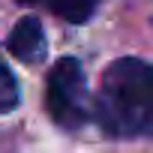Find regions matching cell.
<instances>
[{
	"label": "cell",
	"mask_w": 153,
	"mask_h": 153,
	"mask_svg": "<svg viewBox=\"0 0 153 153\" xmlns=\"http://www.w3.org/2000/svg\"><path fill=\"white\" fill-rule=\"evenodd\" d=\"M96 120L117 138H153V63L120 57L102 72Z\"/></svg>",
	"instance_id": "1"
},
{
	"label": "cell",
	"mask_w": 153,
	"mask_h": 153,
	"mask_svg": "<svg viewBox=\"0 0 153 153\" xmlns=\"http://www.w3.org/2000/svg\"><path fill=\"white\" fill-rule=\"evenodd\" d=\"M48 117L63 129H78L87 120V78L75 57H60L45 81Z\"/></svg>",
	"instance_id": "2"
},
{
	"label": "cell",
	"mask_w": 153,
	"mask_h": 153,
	"mask_svg": "<svg viewBox=\"0 0 153 153\" xmlns=\"http://www.w3.org/2000/svg\"><path fill=\"white\" fill-rule=\"evenodd\" d=\"M6 45H9V54L18 57L21 63H39V60L45 57V48H48L45 30H42L39 18H30V15L21 18V21L12 27Z\"/></svg>",
	"instance_id": "3"
},
{
	"label": "cell",
	"mask_w": 153,
	"mask_h": 153,
	"mask_svg": "<svg viewBox=\"0 0 153 153\" xmlns=\"http://www.w3.org/2000/svg\"><path fill=\"white\" fill-rule=\"evenodd\" d=\"M96 3L99 0H51V9L69 24H84L96 12Z\"/></svg>",
	"instance_id": "4"
},
{
	"label": "cell",
	"mask_w": 153,
	"mask_h": 153,
	"mask_svg": "<svg viewBox=\"0 0 153 153\" xmlns=\"http://www.w3.org/2000/svg\"><path fill=\"white\" fill-rule=\"evenodd\" d=\"M18 105V84H15V75L6 69V63L0 60V114H6Z\"/></svg>",
	"instance_id": "5"
},
{
	"label": "cell",
	"mask_w": 153,
	"mask_h": 153,
	"mask_svg": "<svg viewBox=\"0 0 153 153\" xmlns=\"http://www.w3.org/2000/svg\"><path fill=\"white\" fill-rule=\"evenodd\" d=\"M18 3H42V0H18Z\"/></svg>",
	"instance_id": "6"
}]
</instances>
